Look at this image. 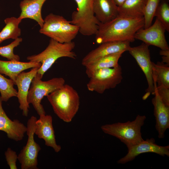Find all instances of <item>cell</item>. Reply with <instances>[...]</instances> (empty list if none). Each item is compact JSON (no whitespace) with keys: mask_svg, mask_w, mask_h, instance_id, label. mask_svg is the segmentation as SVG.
<instances>
[{"mask_svg":"<svg viewBox=\"0 0 169 169\" xmlns=\"http://www.w3.org/2000/svg\"><path fill=\"white\" fill-rule=\"evenodd\" d=\"M144 26L143 17L132 18L118 15L108 22L100 23L95 35L96 42L99 44L113 41L133 42L136 32Z\"/></svg>","mask_w":169,"mask_h":169,"instance_id":"6da1fadb","label":"cell"},{"mask_svg":"<svg viewBox=\"0 0 169 169\" xmlns=\"http://www.w3.org/2000/svg\"><path fill=\"white\" fill-rule=\"evenodd\" d=\"M54 113L64 121L70 122L78 112L80 97L72 86L64 84L47 96Z\"/></svg>","mask_w":169,"mask_h":169,"instance_id":"7a4b0ae2","label":"cell"},{"mask_svg":"<svg viewBox=\"0 0 169 169\" xmlns=\"http://www.w3.org/2000/svg\"><path fill=\"white\" fill-rule=\"evenodd\" d=\"M75 46L73 41L61 43L50 39L48 46L43 51L38 54L28 56L27 59L29 61L41 63L37 73L43 77L44 73L59 58L68 57L75 59L77 55L73 51Z\"/></svg>","mask_w":169,"mask_h":169,"instance_id":"3957f363","label":"cell"},{"mask_svg":"<svg viewBox=\"0 0 169 169\" xmlns=\"http://www.w3.org/2000/svg\"><path fill=\"white\" fill-rule=\"evenodd\" d=\"M146 119L144 115H138L131 121L106 124L102 125L101 129L104 133L119 139L128 149L144 140L141 129Z\"/></svg>","mask_w":169,"mask_h":169,"instance_id":"277c9868","label":"cell"},{"mask_svg":"<svg viewBox=\"0 0 169 169\" xmlns=\"http://www.w3.org/2000/svg\"><path fill=\"white\" fill-rule=\"evenodd\" d=\"M39 32L61 43L72 42L79 32V28L62 16L50 13L44 19Z\"/></svg>","mask_w":169,"mask_h":169,"instance_id":"5b68a950","label":"cell"},{"mask_svg":"<svg viewBox=\"0 0 169 169\" xmlns=\"http://www.w3.org/2000/svg\"><path fill=\"white\" fill-rule=\"evenodd\" d=\"M42 77L36 74L33 79L28 95V104L32 105L39 115L45 114L41 102L44 96L62 87L65 84V79L62 77L54 78L46 81L42 80Z\"/></svg>","mask_w":169,"mask_h":169,"instance_id":"8992f818","label":"cell"},{"mask_svg":"<svg viewBox=\"0 0 169 169\" xmlns=\"http://www.w3.org/2000/svg\"><path fill=\"white\" fill-rule=\"evenodd\" d=\"M89 78L86 84L88 90L103 94L106 90L115 88L121 83L123 79L122 69L119 65L114 68L100 69Z\"/></svg>","mask_w":169,"mask_h":169,"instance_id":"52a82bcc","label":"cell"},{"mask_svg":"<svg viewBox=\"0 0 169 169\" xmlns=\"http://www.w3.org/2000/svg\"><path fill=\"white\" fill-rule=\"evenodd\" d=\"M37 118L33 116L29 119L27 123V143L18 155V159L22 169H37L38 156L41 148L34 138V128Z\"/></svg>","mask_w":169,"mask_h":169,"instance_id":"ba28073f","label":"cell"},{"mask_svg":"<svg viewBox=\"0 0 169 169\" xmlns=\"http://www.w3.org/2000/svg\"><path fill=\"white\" fill-rule=\"evenodd\" d=\"M128 51L137 62L146 77L148 88L143 97L146 100L151 94L154 95L155 86L153 77L152 62L151 59L149 45L143 43L138 46L130 47Z\"/></svg>","mask_w":169,"mask_h":169,"instance_id":"9c48e42d","label":"cell"},{"mask_svg":"<svg viewBox=\"0 0 169 169\" xmlns=\"http://www.w3.org/2000/svg\"><path fill=\"white\" fill-rule=\"evenodd\" d=\"M166 31L164 26L156 18L152 25L139 30L135 34V38L143 41L149 46L158 47L161 50L169 49L165 36Z\"/></svg>","mask_w":169,"mask_h":169,"instance_id":"30bf717a","label":"cell"},{"mask_svg":"<svg viewBox=\"0 0 169 169\" xmlns=\"http://www.w3.org/2000/svg\"><path fill=\"white\" fill-rule=\"evenodd\" d=\"M154 153L161 156H169V146L157 145L153 138L143 140L128 149L127 154L117 162L118 164H124L134 160L140 154L146 153Z\"/></svg>","mask_w":169,"mask_h":169,"instance_id":"8fae6325","label":"cell"},{"mask_svg":"<svg viewBox=\"0 0 169 169\" xmlns=\"http://www.w3.org/2000/svg\"><path fill=\"white\" fill-rule=\"evenodd\" d=\"M130 43L127 41H113L102 43L88 53L82 59L81 64L85 67L102 57L128 51L131 47Z\"/></svg>","mask_w":169,"mask_h":169,"instance_id":"7c38bea8","label":"cell"},{"mask_svg":"<svg viewBox=\"0 0 169 169\" xmlns=\"http://www.w3.org/2000/svg\"><path fill=\"white\" fill-rule=\"evenodd\" d=\"M39 68L34 67L29 71L22 72L18 76L15 81V85L18 89L17 97L19 104V108L24 116L28 115L30 107L27 100L28 95L32 80Z\"/></svg>","mask_w":169,"mask_h":169,"instance_id":"4fadbf2b","label":"cell"},{"mask_svg":"<svg viewBox=\"0 0 169 169\" xmlns=\"http://www.w3.org/2000/svg\"><path fill=\"white\" fill-rule=\"evenodd\" d=\"M39 116V119L35 122L34 134L39 138L43 139L46 146L52 148L55 152H59L61 147L56 141L52 117L45 114Z\"/></svg>","mask_w":169,"mask_h":169,"instance_id":"5bb4252c","label":"cell"},{"mask_svg":"<svg viewBox=\"0 0 169 169\" xmlns=\"http://www.w3.org/2000/svg\"><path fill=\"white\" fill-rule=\"evenodd\" d=\"M155 96L152 99L154 107V115L156 120V129L159 138L165 137L166 130L169 128V106L166 105L159 96L156 89V83L154 81Z\"/></svg>","mask_w":169,"mask_h":169,"instance_id":"9a60e30c","label":"cell"},{"mask_svg":"<svg viewBox=\"0 0 169 169\" xmlns=\"http://www.w3.org/2000/svg\"><path fill=\"white\" fill-rule=\"evenodd\" d=\"M2 102L0 96V131L6 133L9 139L21 141L26 133L27 127L18 120H12L8 116L3 108Z\"/></svg>","mask_w":169,"mask_h":169,"instance_id":"2e32d148","label":"cell"},{"mask_svg":"<svg viewBox=\"0 0 169 169\" xmlns=\"http://www.w3.org/2000/svg\"><path fill=\"white\" fill-rule=\"evenodd\" d=\"M93 10L100 23L108 22L119 15L118 6L113 0H94Z\"/></svg>","mask_w":169,"mask_h":169,"instance_id":"e0dca14e","label":"cell"},{"mask_svg":"<svg viewBox=\"0 0 169 169\" xmlns=\"http://www.w3.org/2000/svg\"><path fill=\"white\" fill-rule=\"evenodd\" d=\"M47 0H23L20 3L21 13L19 18L33 19L41 28L44 22L41 13L42 6Z\"/></svg>","mask_w":169,"mask_h":169,"instance_id":"ac0fdd59","label":"cell"},{"mask_svg":"<svg viewBox=\"0 0 169 169\" xmlns=\"http://www.w3.org/2000/svg\"><path fill=\"white\" fill-rule=\"evenodd\" d=\"M40 63L29 61L22 62L19 61L0 60V73L8 76L15 82L18 76L23 71L35 67H40Z\"/></svg>","mask_w":169,"mask_h":169,"instance_id":"d6986e66","label":"cell"},{"mask_svg":"<svg viewBox=\"0 0 169 169\" xmlns=\"http://www.w3.org/2000/svg\"><path fill=\"white\" fill-rule=\"evenodd\" d=\"M147 0H125L118 7L119 15L132 18L143 17Z\"/></svg>","mask_w":169,"mask_h":169,"instance_id":"ffe728a7","label":"cell"},{"mask_svg":"<svg viewBox=\"0 0 169 169\" xmlns=\"http://www.w3.org/2000/svg\"><path fill=\"white\" fill-rule=\"evenodd\" d=\"M124 52H120L107 55L85 66V73L90 78L96 70L101 69L115 67Z\"/></svg>","mask_w":169,"mask_h":169,"instance_id":"44dd1931","label":"cell"},{"mask_svg":"<svg viewBox=\"0 0 169 169\" xmlns=\"http://www.w3.org/2000/svg\"><path fill=\"white\" fill-rule=\"evenodd\" d=\"M22 20L18 17H13L5 19L6 25L0 32V43L8 39L14 40L19 37L21 34V30L19 25Z\"/></svg>","mask_w":169,"mask_h":169,"instance_id":"7402d4cb","label":"cell"},{"mask_svg":"<svg viewBox=\"0 0 169 169\" xmlns=\"http://www.w3.org/2000/svg\"><path fill=\"white\" fill-rule=\"evenodd\" d=\"M153 79H155L157 86L162 85L169 88V65L162 62H152Z\"/></svg>","mask_w":169,"mask_h":169,"instance_id":"603a6c76","label":"cell"},{"mask_svg":"<svg viewBox=\"0 0 169 169\" xmlns=\"http://www.w3.org/2000/svg\"><path fill=\"white\" fill-rule=\"evenodd\" d=\"M14 84L13 80L0 73V97L3 101L7 102L11 98L17 97V91L14 87Z\"/></svg>","mask_w":169,"mask_h":169,"instance_id":"cb8c5ba5","label":"cell"},{"mask_svg":"<svg viewBox=\"0 0 169 169\" xmlns=\"http://www.w3.org/2000/svg\"><path fill=\"white\" fill-rule=\"evenodd\" d=\"M164 27L166 31L169 32V5L168 1L162 0L159 3L155 14Z\"/></svg>","mask_w":169,"mask_h":169,"instance_id":"d4e9b609","label":"cell"},{"mask_svg":"<svg viewBox=\"0 0 169 169\" xmlns=\"http://www.w3.org/2000/svg\"><path fill=\"white\" fill-rule=\"evenodd\" d=\"M161 0H147L145 8L143 17L144 20V28L151 25L155 17L156 9Z\"/></svg>","mask_w":169,"mask_h":169,"instance_id":"484cf974","label":"cell"},{"mask_svg":"<svg viewBox=\"0 0 169 169\" xmlns=\"http://www.w3.org/2000/svg\"><path fill=\"white\" fill-rule=\"evenodd\" d=\"M22 41V38H18L9 44L2 47H0V55L7 58L9 60L19 61V56L14 53V49L20 44Z\"/></svg>","mask_w":169,"mask_h":169,"instance_id":"4316f807","label":"cell"},{"mask_svg":"<svg viewBox=\"0 0 169 169\" xmlns=\"http://www.w3.org/2000/svg\"><path fill=\"white\" fill-rule=\"evenodd\" d=\"M5 158L7 163L10 169H17L16 161L18 156L15 151L10 148H8L5 153Z\"/></svg>","mask_w":169,"mask_h":169,"instance_id":"83f0119b","label":"cell"},{"mask_svg":"<svg viewBox=\"0 0 169 169\" xmlns=\"http://www.w3.org/2000/svg\"><path fill=\"white\" fill-rule=\"evenodd\" d=\"M158 93L163 102L169 106V88L162 85L156 86Z\"/></svg>","mask_w":169,"mask_h":169,"instance_id":"f1b7e54d","label":"cell"},{"mask_svg":"<svg viewBox=\"0 0 169 169\" xmlns=\"http://www.w3.org/2000/svg\"><path fill=\"white\" fill-rule=\"evenodd\" d=\"M125 0H113L115 4L118 7L122 4Z\"/></svg>","mask_w":169,"mask_h":169,"instance_id":"f546056e","label":"cell"},{"mask_svg":"<svg viewBox=\"0 0 169 169\" xmlns=\"http://www.w3.org/2000/svg\"><path fill=\"white\" fill-rule=\"evenodd\" d=\"M166 0L168 2L169 1V0Z\"/></svg>","mask_w":169,"mask_h":169,"instance_id":"4dcf8cb0","label":"cell"}]
</instances>
